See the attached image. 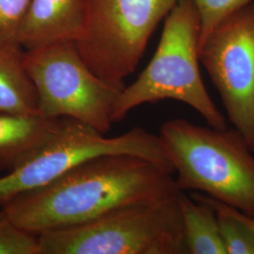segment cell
Returning <instances> with one entry per match:
<instances>
[{
  "mask_svg": "<svg viewBox=\"0 0 254 254\" xmlns=\"http://www.w3.org/2000/svg\"><path fill=\"white\" fill-rule=\"evenodd\" d=\"M159 136L181 191H199L254 218V152L236 128L165 122Z\"/></svg>",
  "mask_w": 254,
  "mask_h": 254,
  "instance_id": "2",
  "label": "cell"
},
{
  "mask_svg": "<svg viewBox=\"0 0 254 254\" xmlns=\"http://www.w3.org/2000/svg\"><path fill=\"white\" fill-rule=\"evenodd\" d=\"M24 63L36 89L41 115L75 119L102 134L109 132L125 83H111L97 76L73 42L24 50Z\"/></svg>",
  "mask_w": 254,
  "mask_h": 254,
  "instance_id": "5",
  "label": "cell"
},
{
  "mask_svg": "<svg viewBox=\"0 0 254 254\" xmlns=\"http://www.w3.org/2000/svg\"><path fill=\"white\" fill-rule=\"evenodd\" d=\"M200 14L192 0H179L168 14L150 64L122 91L112 120L118 123L143 104L179 101L200 113L209 127L227 128V118L209 96L199 69Z\"/></svg>",
  "mask_w": 254,
  "mask_h": 254,
  "instance_id": "3",
  "label": "cell"
},
{
  "mask_svg": "<svg viewBox=\"0 0 254 254\" xmlns=\"http://www.w3.org/2000/svg\"><path fill=\"white\" fill-rule=\"evenodd\" d=\"M186 244L190 254H226L216 210L206 201L178 194Z\"/></svg>",
  "mask_w": 254,
  "mask_h": 254,
  "instance_id": "12",
  "label": "cell"
},
{
  "mask_svg": "<svg viewBox=\"0 0 254 254\" xmlns=\"http://www.w3.org/2000/svg\"><path fill=\"white\" fill-rule=\"evenodd\" d=\"M198 9L200 20V45L218 25L237 9L254 0H192Z\"/></svg>",
  "mask_w": 254,
  "mask_h": 254,
  "instance_id": "15",
  "label": "cell"
},
{
  "mask_svg": "<svg viewBox=\"0 0 254 254\" xmlns=\"http://www.w3.org/2000/svg\"><path fill=\"white\" fill-rule=\"evenodd\" d=\"M174 173L134 154L101 155L54 181L13 196L2 204L14 223L39 235L73 226L133 203L179 192Z\"/></svg>",
  "mask_w": 254,
  "mask_h": 254,
  "instance_id": "1",
  "label": "cell"
},
{
  "mask_svg": "<svg viewBox=\"0 0 254 254\" xmlns=\"http://www.w3.org/2000/svg\"><path fill=\"white\" fill-rule=\"evenodd\" d=\"M179 0H87V20L74 43L91 71L111 83L134 73L158 23Z\"/></svg>",
  "mask_w": 254,
  "mask_h": 254,
  "instance_id": "7",
  "label": "cell"
},
{
  "mask_svg": "<svg viewBox=\"0 0 254 254\" xmlns=\"http://www.w3.org/2000/svg\"><path fill=\"white\" fill-rule=\"evenodd\" d=\"M87 0H31L19 44L32 50L57 43H75L84 31Z\"/></svg>",
  "mask_w": 254,
  "mask_h": 254,
  "instance_id": "9",
  "label": "cell"
},
{
  "mask_svg": "<svg viewBox=\"0 0 254 254\" xmlns=\"http://www.w3.org/2000/svg\"><path fill=\"white\" fill-rule=\"evenodd\" d=\"M30 2L0 0V46H20V31Z\"/></svg>",
  "mask_w": 254,
  "mask_h": 254,
  "instance_id": "16",
  "label": "cell"
},
{
  "mask_svg": "<svg viewBox=\"0 0 254 254\" xmlns=\"http://www.w3.org/2000/svg\"><path fill=\"white\" fill-rule=\"evenodd\" d=\"M180 192V191H179ZM38 235L39 254H187L178 194Z\"/></svg>",
  "mask_w": 254,
  "mask_h": 254,
  "instance_id": "4",
  "label": "cell"
},
{
  "mask_svg": "<svg viewBox=\"0 0 254 254\" xmlns=\"http://www.w3.org/2000/svg\"><path fill=\"white\" fill-rule=\"evenodd\" d=\"M134 154L174 173L160 136L142 127L107 137L97 129L73 118L63 117L53 136L18 168L0 178V205L24 191L54 181L64 173L94 157Z\"/></svg>",
  "mask_w": 254,
  "mask_h": 254,
  "instance_id": "6",
  "label": "cell"
},
{
  "mask_svg": "<svg viewBox=\"0 0 254 254\" xmlns=\"http://www.w3.org/2000/svg\"><path fill=\"white\" fill-rule=\"evenodd\" d=\"M0 111L13 115L39 113L36 89L20 46H0Z\"/></svg>",
  "mask_w": 254,
  "mask_h": 254,
  "instance_id": "11",
  "label": "cell"
},
{
  "mask_svg": "<svg viewBox=\"0 0 254 254\" xmlns=\"http://www.w3.org/2000/svg\"><path fill=\"white\" fill-rule=\"evenodd\" d=\"M0 254H39L38 235L18 226L0 212Z\"/></svg>",
  "mask_w": 254,
  "mask_h": 254,
  "instance_id": "14",
  "label": "cell"
},
{
  "mask_svg": "<svg viewBox=\"0 0 254 254\" xmlns=\"http://www.w3.org/2000/svg\"><path fill=\"white\" fill-rule=\"evenodd\" d=\"M229 122L254 152V2L224 19L199 48Z\"/></svg>",
  "mask_w": 254,
  "mask_h": 254,
  "instance_id": "8",
  "label": "cell"
},
{
  "mask_svg": "<svg viewBox=\"0 0 254 254\" xmlns=\"http://www.w3.org/2000/svg\"><path fill=\"white\" fill-rule=\"evenodd\" d=\"M62 118L40 113L0 115V171L12 172L27 161L53 136Z\"/></svg>",
  "mask_w": 254,
  "mask_h": 254,
  "instance_id": "10",
  "label": "cell"
},
{
  "mask_svg": "<svg viewBox=\"0 0 254 254\" xmlns=\"http://www.w3.org/2000/svg\"><path fill=\"white\" fill-rule=\"evenodd\" d=\"M224 204H225V203H224ZM226 205H227V204H226ZM227 207L228 209H229V211H230L234 216H236V218H238V219H240L241 221H243L247 226H249V227L251 228L254 232V218H251V217H249V216H246L243 213H241L240 211L233 208V207H231V206H229V205H227Z\"/></svg>",
  "mask_w": 254,
  "mask_h": 254,
  "instance_id": "17",
  "label": "cell"
},
{
  "mask_svg": "<svg viewBox=\"0 0 254 254\" xmlns=\"http://www.w3.org/2000/svg\"><path fill=\"white\" fill-rule=\"evenodd\" d=\"M213 206L218 218V228L227 254H254V232L234 216L227 205L205 194L193 193Z\"/></svg>",
  "mask_w": 254,
  "mask_h": 254,
  "instance_id": "13",
  "label": "cell"
}]
</instances>
